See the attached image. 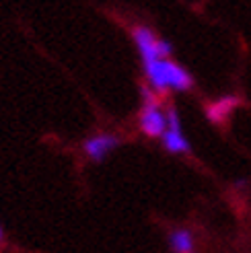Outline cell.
I'll return each instance as SVG.
<instances>
[{"label": "cell", "instance_id": "obj_1", "mask_svg": "<svg viewBox=\"0 0 251 253\" xmlns=\"http://www.w3.org/2000/svg\"><path fill=\"white\" fill-rule=\"evenodd\" d=\"M132 37L136 42L138 52H140L142 64H150V62H155V60H163L159 56V49H157L159 37H157V33L153 29L148 27V25H134Z\"/></svg>", "mask_w": 251, "mask_h": 253}, {"label": "cell", "instance_id": "obj_2", "mask_svg": "<svg viewBox=\"0 0 251 253\" xmlns=\"http://www.w3.org/2000/svg\"><path fill=\"white\" fill-rule=\"evenodd\" d=\"M140 130L150 138H163L167 132V113L161 109V103L157 105H144L140 120H138Z\"/></svg>", "mask_w": 251, "mask_h": 253}, {"label": "cell", "instance_id": "obj_3", "mask_svg": "<svg viewBox=\"0 0 251 253\" xmlns=\"http://www.w3.org/2000/svg\"><path fill=\"white\" fill-rule=\"evenodd\" d=\"M118 144H120V138L116 134L101 132V134H95L91 138H86V140L83 142V150H84L86 159H91L93 163H101Z\"/></svg>", "mask_w": 251, "mask_h": 253}, {"label": "cell", "instance_id": "obj_4", "mask_svg": "<svg viewBox=\"0 0 251 253\" xmlns=\"http://www.w3.org/2000/svg\"><path fill=\"white\" fill-rule=\"evenodd\" d=\"M165 74H167V84L173 91H190L194 86L192 74L173 60H165Z\"/></svg>", "mask_w": 251, "mask_h": 253}, {"label": "cell", "instance_id": "obj_5", "mask_svg": "<svg viewBox=\"0 0 251 253\" xmlns=\"http://www.w3.org/2000/svg\"><path fill=\"white\" fill-rule=\"evenodd\" d=\"M163 142V148L167 150L171 155H179V153H190L192 146L187 142V138L183 136L181 130H167L161 138Z\"/></svg>", "mask_w": 251, "mask_h": 253}, {"label": "cell", "instance_id": "obj_6", "mask_svg": "<svg viewBox=\"0 0 251 253\" xmlns=\"http://www.w3.org/2000/svg\"><path fill=\"white\" fill-rule=\"evenodd\" d=\"M169 243L175 253H192L194 251V235L187 229H177L169 235Z\"/></svg>", "mask_w": 251, "mask_h": 253}, {"label": "cell", "instance_id": "obj_7", "mask_svg": "<svg viewBox=\"0 0 251 253\" xmlns=\"http://www.w3.org/2000/svg\"><path fill=\"white\" fill-rule=\"evenodd\" d=\"M239 103V99L237 97H222L220 101H216V103L208 105V118L212 122H222L227 120V116L235 109V105Z\"/></svg>", "mask_w": 251, "mask_h": 253}, {"label": "cell", "instance_id": "obj_8", "mask_svg": "<svg viewBox=\"0 0 251 253\" xmlns=\"http://www.w3.org/2000/svg\"><path fill=\"white\" fill-rule=\"evenodd\" d=\"M157 49H159V56H161L163 60H169V56L173 54V45H171L169 42H165V40H159Z\"/></svg>", "mask_w": 251, "mask_h": 253}, {"label": "cell", "instance_id": "obj_9", "mask_svg": "<svg viewBox=\"0 0 251 253\" xmlns=\"http://www.w3.org/2000/svg\"><path fill=\"white\" fill-rule=\"evenodd\" d=\"M2 239H4V237H2V229H0V243H2Z\"/></svg>", "mask_w": 251, "mask_h": 253}]
</instances>
